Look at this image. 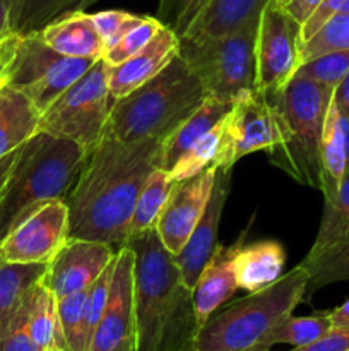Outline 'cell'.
I'll use <instances>...</instances> for the list:
<instances>
[{
    "label": "cell",
    "mask_w": 349,
    "mask_h": 351,
    "mask_svg": "<svg viewBox=\"0 0 349 351\" xmlns=\"http://www.w3.org/2000/svg\"><path fill=\"white\" fill-rule=\"evenodd\" d=\"M157 139L123 143L105 130L68 192V239L125 245L137 197L157 168Z\"/></svg>",
    "instance_id": "6da1fadb"
},
{
    "label": "cell",
    "mask_w": 349,
    "mask_h": 351,
    "mask_svg": "<svg viewBox=\"0 0 349 351\" xmlns=\"http://www.w3.org/2000/svg\"><path fill=\"white\" fill-rule=\"evenodd\" d=\"M125 245L135 256V351H195L198 326L194 290L185 283L174 257L156 230L130 237Z\"/></svg>",
    "instance_id": "7a4b0ae2"
},
{
    "label": "cell",
    "mask_w": 349,
    "mask_h": 351,
    "mask_svg": "<svg viewBox=\"0 0 349 351\" xmlns=\"http://www.w3.org/2000/svg\"><path fill=\"white\" fill-rule=\"evenodd\" d=\"M88 153L81 144L43 130L19 147L0 194V242L34 209L67 199Z\"/></svg>",
    "instance_id": "3957f363"
},
{
    "label": "cell",
    "mask_w": 349,
    "mask_h": 351,
    "mask_svg": "<svg viewBox=\"0 0 349 351\" xmlns=\"http://www.w3.org/2000/svg\"><path fill=\"white\" fill-rule=\"evenodd\" d=\"M207 98L205 86L177 53L153 79L116 99L106 132L123 143L161 141Z\"/></svg>",
    "instance_id": "277c9868"
},
{
    "label": "cell",
    "mask_w": 349,
    "mask_h": 351,
    "mask_svg": "<svg viewBox=\"0 0 349 351\" xmlns=\"http://www.w3.org/2000/svg\"><path fill=\"white\" fill-rule=\"evenodd\" d=\"M308 281L310 273L298 264L270 287L214 312L198 331L195 351H263L269 332L303 302Z\"/></svg>",
    "instance_id": "5b68a950"
},
{
    "label": "cell",
    "mask_w": 349,
    "mask_h": 351,
    "mask_svg": "<svg viewBox=\"0 0 349 351\" xmlns=\"http://www.w3.org/2000/svg\"><path fill=\"white\" fill-rule=\"evenodd\" d=\"M334 89L294 75L272 98L279 139L269 160L294 182L322 191L320 144Z\"/></svg>",
    "instance_id": "8992f818"
},
{
    "label": "cell",
    "mask_w": 349,
    "mask_h": 351,
    "mask_svg": "<svg viewBox=\"0 0 349 351\" xmlns=\"http://www.w3.org/2000/svg\"><path fill=\"white\" fill-rule=\"evenodd\" d=\"M260 16L216 38H180L178 55L211 98L233 105L255 89V41Z\"/></svg>",
    "instance_id": "52a82bcc"
},
{
    "label": "cell",
    "mask_w": 349,
    "mask_h": 351,
    "mask_svg": "<svg viewBox=\"0 0 349 351\" xmlns=\"http://www.w3.org/2000/svg\"><path fill=\"white\" fill-rule=\"evenodd\" d=\"M116 99L108 88V64L99 58L40 115L38 130L92 149L105 134Z\"/></svg>",
    "instance_id": "ba28073f"
},
{
    "label": "cell",
    "mask_w": 349,
    "mask_h": 351,
    "mask_svg": "<svg viewBox=\"0 0 349 351\" xmlns=\"http://www.w3.org/2000/svg\"><path fill=\"white\" fill-rule=\"evenodd\" d=\"M94 62L65 57L51 50L38 33L27 34L21 38L7 86L23 93L41 115L65 89L81 79Z\"/></svg>",
    "instance_id": "9c48e42d"
},
{
    "label": "cell",
    "mask_w": 349,
    "mask_h": 351,
    "mask_svg": "<svg viewBox=\"0 0 349 351\" xmlns=\"http://www.w3.org/2000/svg\"><path fill=\"white\" fill-rule=\"evenodd\" d=\"M301 24L281 0H269L260 14L255 41V89L269 99L284 91L301 65Z\"/></svg>",
    "instance_id": "30bf717a"
},
{
    "label": "cell",
    "mask_w": 349,
    "mask_h": 351,
    "mask_svg": "<svg viewBox=\"0 0 349 351\" xmlns=\"http://www.w3.org/2000/svg\"><path fill=\"white\" fill-rule=\"evenodd\" d=\"M276 112L263 93L253 89L231 105L224 119V134L219 153L214 160L216 168L233 170L243 156L267 151L277 144Z\"/></svg>",
    "instance_id": "8fae6325"
},
{
    "label": "cell",
    "mask_w": 349,
    "mask_h": 351,
    "mask_svg": "<svg viewBox=\"0 0 349 351\" xmlns=\"http://www.w3.org/2000/svg\"><path fill=\"white\" fill-rule=\"evenodd\" d=\"M65 199L34 209L0 242V261L12 264H50L68 240Z\"/></svg>",
    "instance_id": "7c38bea8"
},
{
    "label": "cell",
    "mask_w": 349,
    "mask_h": 351,
    "mask_svg": "<svg viewBox=\"0 0 349 351\" xmlns=\"http://www.w3.org/2000/svg\"><path fill=\"white\" fill-rule=\"evenodd\" d=\"M133 264L135 256L132 249L120 247L115 256L108 304L92 336L89 351H135Z\"/></svg>",
    "instance_id": "4fadbf2b"
},
{
    "label": "cell",
    "mask_w": 349,
    "mask_h": 351,
    "mask_svg": "<svg viewBox=\"0 0 349 351\" xmlns=\"http://www.w3.org/2000/svg\"><path fill=\"white\" fill-rule=\"evenodd\" d=\"M216 180V167L211 165L198 175L174 184L163 213L157 218L156 230L164 249L177 256L197 226L211 199Z\"/></svg>",
    "instance_id": "5bb4252c"
},
{
    "label": "cell",
    "mask_w": 349,
    "mask_h": 351,
    "mask_svg": "<svg viewBox=\"0 0 349 351\" xmlns=\"http://www.w3.org/2000/svg\"><path fill=\"white\" fill-rule=\"evenodd\" d=\"M115 254L108 243L68 239L55 259L48 264L43 283L57 298L88 290L115 259Z\"/></svg>",
    "instance_id": "9a60e30c"
},
{
    "label": "cell",
    "mask_w": 349,
    "mask_h": 351,
    "mask_svg": "<svg viewBox=\"0 0 349 351\" xmlns=\"http://www.w3.org/2000/svg\"><path fill=\"white\" fill-rule=\"evenodd\" d=\"M229 185H231V170L216 168L214 187H212L207 208H205L202 218L198 219L192 235L188 237L183 249L177 256H173L178 267H180L185 283L192 290H194L202 269L209 263L216 247H218L219 223H221L222 211H224L226 201H228Z\"/></svg>",
    "instance_id": "2e32d148"
},
{
    "label": "cell",
    "mask_w": 349,
    "mask_h": 351,
    "mask_svg": "<svg viewBox=\"0 0 349 351\" xmlns=\"http://www.w3.org/2000/svg\"><path fill=\"white\" fill-rule=\"evenodd\" d=\"M248 228L242 232L233 245H221L218 243L214 254L202 269L194 291V311L198 331L202 326L211 319L214 312L219 311L222 304L235 297L240 290L238 278H236V256L245 243V237Z\"/></svg>",
    "instance_id": "e0dca14e"
},
{
    "label": "cell",
    "mask_w": 349,
    "mask_h": 351,
    "mask_svg": "<svg viewBox=\"0 0 349 351\" xmlns=\"http://www.w3.org/2000/svg\"><path fill=\"white\" fill-rule=\"evenodd\" d=\"M178 47L180 38L177 33L163 26L142 50L122 64L108 65V88L113 98H123L153 79L178 53Z\"/></svg>",
    "instance_id": "ac0fdd59"
},
{
    "label": "cell",
    "mask_w": 349,
    "mask_h": 351,
    "mask_svg": "<svg viewBox=\"0 0 349 351\" xmlns=\"http://www.w3.org/2000/svg\"><path fill=\"white\" fill-rule=\"evenodd\" d=\"M41 40L57 53L72 58L99 60L105 57L106 47L92 21V14L84 10L62 16L38 31Z\"/></svg>",
    "instance_id": "d6986e66"
},
{
    "label": "cell",
    "mask_w": 349,
    "mask_h": 351,
    "mask_svg": "<svg viewBox=\"0 0 349 351\" xmlns=\"http://www.w3.org/2000/svg\"><path fill=\"white\" fill-rule=\"evenodd\" d=\"M229 110H231L229 103L209 96L190 117H187L180 125L174 127L166 137L161 139L157 168L170 171L185 151L190 149L201 137H204L209 130L224 120Z\"/></svg>",
    "instance_id": "ffe728a7"
},
{
    "label": "cell",
    "mask_w": 349,
    "mask_h": 351,
    "mask_svg": "<svg viewBox=\"0 0 349 351\" xmlns=\"http://www.w3.org/2000/svg\"><path fill=\"white\" fill-rule=\"evenodd\" d=\"M322 160V194L325 199L334 197L349 168V120L339 113L334 99H331L320 144Z\"/></svg>",
    "instance_id": "44dd1931"
},
{
    "label": "cell",
    "mask_w": 349,
    "mask_h": 351,
    "mask_svg": "<svg viewBox=\"0 0 349 351\" xmlns=\"http://www.w3.org/2000/svg\"><path fill=\"white\" fill-rule=\"evenodd\" d=\"M286 252L276 240L243 243L236 256V278L240 290L248 293L263 290L283 276Z\"/></svg>",
    "instance_id": "7402d4cb"
},
{
    "label": "cell",
    "mask_w": 349,
    "mask_h": 351,
    "mask_svg": "<svg viewBox=\"0 0 349 351\" xmlns=\"http://www.w3.org/2000/svg\"><path fill=\"white\" fill-rule=\"evenodd\" d=\"M269 0H207L181 38H216L262 14Z\"/></svg>",
    "instance_id": "603a6c76"
},
{
    "label": "cell",
    "mask_w": 349,
    "mask_h": 351,
    "mask_svg": "<svg viewBox=\"0 0 349 351\" xmlns=\"http://www.w3.org/2000/svg\"><path fill=\"white\" fill-rule=\"evenodd\" d=\"M349 239V168L346 171L342 184L334 197L325 199L324 215H322L320 226L317 237L308 250L307 257L301 261V266L310 267L317 263L322 256L334 250L344 240Z\"/></svg>",
    "instance_id": "cb8c5ba5"
},
{
    "label": "cell",
    "mask_w": 349,
    "mask_h": 351,
    "mask_svg": "<svg viewBox=\"0 0 349 351\" xmlns=\"http://www.w3.org/2000/svg\"><path fill=\"white\" fill-rule=\"evenodd\" d=\"M96 0H9L10 33L17 36L34 34L62 16L86 10Z\"/></svg>",
    "instance_id": "d4e9b609"
},
{
    "label": "cell",
    "mask_w": 349,
    "mask_h": 351,
    "mask_svg": "<svg viewBox=\"0 0 349 351\" xmlns=\"http://www.w3.org/2000/svg\"><path fill=\"white\" fill-rule=\"evenodd\" d=\"M40 113L23 93L10 86L5 88V98L0 106V160L23 146L38 132Z\"/></svg>",
    "instance_id": "484cf974"
},
{
    "label": "cell",
    "mask_w": 349,
    "mask_h": 351,
    "mask_svg": "<svg viewBox=\"0 0 349 351\" xmlns=\"http://www.w3.org/2000/svg\"><path fill=\"white\" fill-rule=\"evenodd\" d=\"M27 326L31 338L43 351H67L58 317V298L43 283V280L34 285L27 297Z\"/></svg>",
    "instance_id": "4316f807"
},
{
    "label": "cell",
    "mask_w": 349,
    "mask_h": 351,
    "mask_svg": "<svg viewBox=\"0 0 349 351\" xmlns=\"http://www.w3.org/2000/svg\"><path fill=\"white\" fill-rule=\"evenodd\" d=\"M48 264H12L0 261V332L36 283L43 280Z\"/></svg>",
    "instance_id": "83f0119b"
},
{
    "label": "cell",
    "mask_w": 349,
    "mask_h": 351,
    "mask_svg": "<svg viewBox=\"0 0 349 351\" xmlns=\"http://www.w3.org/2000/svg\"><path fill=\"white\" fill-rule=\"evenodd\" d=\"M174 184H177V180L171 177L170 171L161 170V168H154L151 171L149 178L140 189L135 208H133L132 221H130V237L154 230L157 218H159L168 199H170Z\"/></svg>",
    "instance_id": "f1b7e54d"
},
{
    "label": "cell",
    "mask_w": 349,
    "mask_h": 351,
    "mask_svg": "<svg viewBox=\"0 0 349 351\" xmlns=\"http://www.w3.org/2000/svg\"><path fill=\"white\" fill-rule=\"evenodd\" d=\"M332 329L328 312L315 315L294 317L293 314L279 322L267 336L263 351H269L276 345H291L293 348H305L324 338Z\"/></svg>",
    "instance_id": "f546056e"
},
{
    "label": "cell",
    "mask_w": 349,
    "mask_h": 351,
    "mask_svg": "<svg viewBox=\"0 0 349 351\" xmlns=\"http://www.w3.org/2000/svg\"><path fill=\"white\" fill-rule=\"evenodd\" d=\"M222 134H224V120L218 123L212 130H209L204 137H201L190 149L181 154L180 160L170 170L171 177L180 182L185 180V178L195 177L201 171H204L205 168L211 167L214 163L216 156H218L219 147H221Z\"/></svg>",
    "instance_id": "4dcf8cb0"
},
{
    "label": "cell",
    "mask_w": 349,
    "mask_h": 351,
    "mask_svg": "<svg viewBox=\"0 0 349 351\" xmlns=\"http://www.w3.org/2000/svg\"><path fill=\"white\" fill-rule=\"evenodd\" d=\"M88 290H82L77 291V293L68 295V297L58 298V317H60L62 335H64V341L65 346H67V351L89 350L84 328Z\"/></svg>",
    "instance_id": "1f68e13d"
},
{
    "label": "cell",
    "mask_w": 349,
    "mask_h": 351,
    "mask_svg": "<svg viewBox=\"0 0 349 351\" xmlns=\"http://www.w3.org/2000/svg\"><path fill=\"white\" fill-rule=\"evenodd\" d=\"M349 72V50L328 51L322 53L318 57L310 58L303 62L298 67L296 77L308 79L317 84L327 86V88L335 89V86L344 79V75Z\"/></svg>",
    "instance_id": "d6a6232c"
},
{
    "label": "cell",
    "mask_w": 349,
    "mask_h": 351,
    "mask_svg": "<svg viewBox=\"0 0 349 351\" xmlns=\"http://www.w3.org/2000/svg\"><path fill=\"white\" fill-rule=\"evenodd\" d=\"M349 50V14L328 19L317 33L301 45V64L328 51Z\"/></svg>",
    "instance_id": "836d02e7"
},
{
    "label": "cell",
    "mask_w": 349,
    "mask_h": 351,
    "mask_svg": "<svg viewBox=\"0 0 349 351\" xmlns=\"http://www.w3.org/2000/svg\"><path fill=\"white\" fill-rule=\"evenodd\" d=\"M310 273L307 293L320 290L328 285L339 283V281L349 280V239L344 240L341 245L334 250L322 256L320 259L310 267H307Z\"/></svg>",
    "instance_id": "e575fe53"
},
{
    "label": "cell",
    "mask_w": 349,
    "mask_h": 351,
    "mask_svg": "<svg viewBox=\"0 0 349 351\" xmlns=\"http://www.w3.org/2000/svg\"><path fill=\"white\" fill-rule=\"evenodd\" d=\"M164 24L161 23L157 17H149L144 16V19L137 24L135 27L129 31L115 47H112L109 50H106L105 53V62L108 65H118L122 62H125L127 58H130L132 55H135L137 51L142 50L151 40L157 34V31L163 27Z\"/></svg>",
    "instance_id": "d590c367"
},
{
    "label": "cell",
    "mask_w": 349,
    "mask_h": 351,
    "mask_svg": "<svg viewBox=\"0 0 349 351\" xmlns=\"http://www.w3.org/2000/svg\"><path fill=\"white\" fill-rule=\"evenodd\" d=\"M205 2L207 0H159L156 17L181 38Z\"/></svg>",
    "instance_id": "8d00e7d4"
},
{
    "label": "cell",
    "mask_w": 349,
    "mask_h": 351,
    "mask_svg": "<svg viewBox=\"0 0 349 351\" xmlns=\"http://www.w3.org/2000/svg\"><path fill=\"white\" fill-rule=\"evenodd\" d=\"M142 19L144 16L125 12V10H101V12L92 14V21H94L96 27H98L99 34H101L106 50L115 47Z\"/></svg>",
    "instance_id": "74e56055"
},
{
    "label": "cell",
    "mask_w": 349,
    "mask_h": 351,
    "mask_svg": "<svg viewBox=\"0 0 349 351\" xmlns=\"http://www.w3.org/2000/svg\"><path fill=\"white\" fill-rule=\"evenodd\" d=\"M27 297L12 321L0 332V351H43L31 338L27 326Z\"/></svg>",
    "instance_id": "f35d334b"
},
{
    "label": "cell",
    "mask_w": 349,
    "mask_h": 351,
    "mask_svg": "<svg viewBox=\"0 0 349 351\" xmlns=\"http://www.w3.org/2000/svg\"><path fill=\"white\" fill-rule=\"evenodd\" d=\"M349 14V0H322L318 9L311 14L310 19L301 26V40L307 41L313 36L328 19L335 16Z\"/></svg>",
    "instance_id": "ab89813d"
},
{
    "label": "cell",
    "mask_w": 349,
    "mask_h": 351,
    "mask_svg": "<svg viewBox=\"0 0 349 351\" xmlns=\"http://www.w3.org/2000/svg\"><path fill=\"white\" fill-rule=\"evenodd\" d=\"M296 351H349V326L332 328L322 339Z\"/></svg>",
    "instance_id": "60d3db41"
},
{
    "label": "cell",
    "mask_w": 349,
    "mask_h": 351,
    "mask_svg": "<svg viewBox=\"0 0 349 351\" xmlns=\"http://www.w3.org/2000/svg\"><path fill=\"white\" fill-rule=\"evenodd\" d=\"M21 38L23 36L9 34V36H5L3 40H0V89H2L3 86H7L10 65H12L14 58H16Z\"/></svg>",
    "instance_id": "b9f144b4"
},
{
    "label": "cell",
    "mask_w": 349,
    "mask_h": 351,
    "mask_svg": "<svg viewBox=\"0 0 349 351\" xmlns=\"http://www.w3.org/2000/svg\"><path fill=\"white\" fill-rule=\"evenodd\" d=\"M322 3V0H289V2L283 3L286 12L296 21L298 24L303 26L308 19L311 17V14L318 9V5Z\"/></svg>",
    "instance_id": "7bdbcfd3"
},
{
    "label": "cell",
    "mask_w": 349,
    "mask_h": 351,
    "mask_svg": "<svg viewBox=\"0 0 349 351\" xmlns=\"http://www.w3.org/2000/svg\"><path fill=\"white\" fill-rule=\"evenodd\" d=\"M332 99H334L339 113H341L344 119L349 120V72L344 75V79L335 86Z\"/></svg>",
    "instance_id": "ee69618b"
},
{
    "label": "cell",
    "mask_w": 349,
    "mask_h": 351,
    "mask_svg": "<svg viewBox=\"0 0 349 351\" xmlns=\"http://www.w3.org/2000/svg\"><path fill=\"white\" fill-rule=\"evenodd\" d=\"M328 317H331L332 328H341V326H349V298L335 307L334 311H328Z\"/></svg>",
    "instance_id": "f6af8a7d"
},
{
    "label": "cell",
    "mask_w": 349,
    "mask_h": 351,
    "mask_svg": "<svg viewBox=\"0 0 349 351\" xmlns=\"http://www.w3.org/2000/svg\"><path fill=\"white\" fill-rule=\"evenodd\" d=\"M17 153H19V147H17L16 151H12V153H10V154H7V156H3L2 160H0V194H2L3 184H5L7 177H9L10 168H12L14 161H16Z\"/></svg>",
    "instance_id": "bcb514c9"
},
{
    "label": "cell",
    "mask_w": 349,
    "mask_h": 351,
    "mask_svg": "<svg viewBox=\"0 0 349 351\" xmlns=\"http://www.w3.org/2000/svg\"><path fill=\"white\" fill-rule=\"evenodd\" d=\"M9 34H12L9 26V0H0V40Z\"/></svg>",
    "instance_id": "7dc6e473"
},
{
    "label": "cell",
    "mask_w": 349,
    "mask_h": 351,
    "mask_svg": "<svg viewBox=\"0 0 349 351\" xmlns=\"http://www.w3.org/2000/svg\"><path fill=\"white\" fill-rule=\"evenodd\" d=\"M44 351H65V350H44Z\"/></svg>",
    "instance_id": "c3c4849f"
},
{
    "label": "cell",
    "mask_w": 349,
    "mask_h": 351,
    "mask_svg": "<svg viewBox=\"0 0 349 351\" xmlns=\"http://www.w3.org/2000/svg\"><path fill=\"white\" fill-rule=\"evenodd\" d=\"M281 2H283V3H286V2H289V0H281Z\"/></svg>",
    "instance_id": "681fc988"
},
{
    "label": "cell",
    "mask_w": 349,
    "mask_h": 351,
    "mask_svg": "<svg viewBox=\"0 0 349 351\" xmlns=\"http://www.w3.org/2000/svg\"><path fill=\"white\" fill-rule=\"evenodd\" d=\"M291 351H296V350H294V348H293V350H291Z\"/></svg>",
    "instance_id": "f907efd6"
}]
</instances>
